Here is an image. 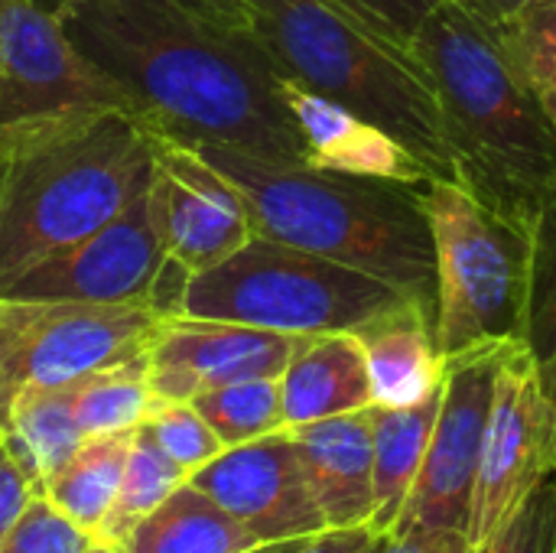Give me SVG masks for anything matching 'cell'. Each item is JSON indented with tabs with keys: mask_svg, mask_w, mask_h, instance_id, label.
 Returning <instances> with one entry per match:
<instances>
[{
	"mask_svg": "<svg viewBox=\"0 0 556 553\" xmlns=\"http://www.w3.org/2000/svg\"><path fill=\"white\" fill-rule=\"evenodd\" d=\"M0 440L29 476L36 495H42L49 476L59 473L88 437L75 420L68 385H62L20 394L10 407V420Z\"/></svg>",
	"mask_w": 556,
	"mask_h": 553,
	"instance_id": "cell-22",
	"label": "cell"
},
{
	"mask_svg": "<svg viewBox=\"0 0 556 553\" xmlns=\"http://www.w3.org/2000/svg\"><path fill=\"white\" fill-rule=\"evenodd\" d=\"M153 196L166 257L189 277L222 264L257 235L244 196L186 143L156 137Z\"/></svg>",
	"mask_w": 556,
	"mask_h": 553,
	"instance_id": "cell-14",
	"label": "cell"
},
{
	"mask_svg": "<svg viewBox=\"0 0 556 553\" xmlns=\"http://www.w3.org/2000/svg\"><path fill=\"white\" fill-rule=\"evenodd\" d=\"M72 411L85 437H104L137 430L153 404L150 391V352L130 362L91 372L68 385Z\"/></svg>",
	"mask_w": 556,
	"mask_h": 553,
	"instance_id": "cell-24",
	"label": "cell"
},
{
	"mask_svg": "<svg viewBox=\"0 0 556 553\" xmlns=\"http://www.w3.org/2000/svg\"><path fill=\"white\" fill-rule=\"evenodd\" d=\"M33 499H36V489L29 476L20 469V463L0 440V541L13 531V525L23 518Z\"/></svg>",
	"mask_w": 556,
	"mask_h": 553,
	"instance_id": "cell-33",
	"label": "cell"
},
{
	"mask_svg": "<svg viewBox=\"0 0 556 553\" xmlns=\"http://www.w3.org/2000/svg\"><path fill=\"white\" fill-rule=\"evenodd\" d=\"M365 349L371 398L381 407H410L443 388L446 359L437 345V313L417 300L355 332Z\"/></svg>",
	"mask_w": 556,
	"mask_h": 553,
	"instance_id": "cell-18",
	"label": "cell"
},
{
	"mask_svg": "<svg viewBox=\"0 0 556 553\" xmlns=\"http://www.w3.org/2000/svg\"><path fill=\"white\" fill-rule=\"evenodd\" d=\"M130 443H134V430L88 437L75 450V456L59 473L49 476V482L42 486V499H49L68 521H75L91 538H98L117 499Z\"/></svg>",
	"mask_w": 556,
	"mask_h": 553,
	"instance_id": "cell-23",
	"label": "cell"
},
{
	"mask_svg": "<svg viewBox=\"0 0 556 553\" xmlns=\"http://www.w3.org/2000/svg\"><path fill=\"white\" fill-rule=\"evenodd\" d=\"M472 553H556V479L544 482Z\"/></svg>",
	"mask_w": 556,
	"mask_h": 553,
	"instance_id": "cell-30",
	"label": "cell"
},
{
	"mask_svg": "<svg viewBox=\"0 0 556 553\" xmlns=\"http://www.w3.org/2000/svg\"><path fill=\"white\" fill-rule=\"evenodd\" d=\"M94 538L68 521L49 499L36 495L13 531L0 541V553H85Z\"/></svg>",
	"mask_w": 556,
	"mask_h": 553,
	"instance_id": "cell-31",
	"label": "cell"
},
{
	"mask_svg": "<svg viewBox=\"0 0 556 553\" xmlns=\"http://www.w3.org/2000/svg\"><path fill=\"white\" fill-rule=\"evenodd\" d=\"M381 553H472L469 538L463 531H401L388 535Z\"/></svg>",
	"mask_w": 556,
	"mask_h": 553,
	"instance_id": "cell-34",
	"label": "cell"
},
{
	"mask_svg": "<svg viewBox=\"0 0 556 553\" xmlns=\"http://www.w3.org/2000/svg\"><path fill=\"white\" fill-rule=\"evenodd\" d=\"M189 404L205 417V424L215 430V437L225 443V450L270 437L277 430H287L280 378L235 381L225 388H212V391L192 398Z\"/></svg>",
	"mask_w": 556,
	"mask_h": 553,
	"instance_id": "cell-26",
	"label": "cell"
},
{
	"mask_svg": "<svg viewBox=\"0 0 556 553\" xmlns=\"http://www.w3.org/2000/svg\"><path fill=\"white\" fill-rule=\"evenodd\" d=\"M300 339L173 313L150 349V391L160 401H192L235 381L280 378Z\"/></svg>",
	"mask_w": 556,
	"mask_h": 553,
	"instance_id": "cell-15",
	"label": "cell"
},
{
	"mask_svg": "<svg viewBox=\"0 0 556 553\" xmlns=\"http://www.w3.org/2000/svg\"><path fill=\"white\" fill-rule=\"evenodd\" d=\"M244 26L283 78L381 127L437 179H456L440 101L417 55L323 0H244Z\"/></svg>",
	"mask_w": 556,
	"mask_h": 553,
	"instance_id": "cell-5",
	"label": "cell"
},
{
	"mask_svg": "<svg viewBox=\"0 0 556 553\" xmlns=\"http://www.w3.org/2000/svg\"><path fill=\"white\" fill-rule=\"evenodd\" d=\"M440 398L430 394L410 407H381L371 404V427H375V518L371 528L388 538L420 479L430 437L440 414Z\"/></svg>",
	"mask_w": 556,
	"mask_h": 553,
	"instance_id": "cell-20",
	"label": "cell"
},
{
	"mask_svg": "<svg viewBox=\"0 0 556 553\" xmlns=\"http://www.w3.org/2000/svg\"><path fill=\"white\" fill-rule=\"evenodd\" d=\"M414 55L437 91L456 183L534 228L556 199V124L508 65L492 29L440 0L414 39Z\"/></svg>",
	"mask_w": 556,
	"mask_h": 553,
	"instance_id": "cell-3",
	"label": "cell"
},
{
	"mask_svg": "<svg viewBox=\"0 0 556 553\" xmlns=\"http://www.w3.org/2000/svg\"><path fill=\"white\" fill-rule=\"evenodd\" d=\"M556 479V404L521 339L508 342L476 479L469 548L495 535L544 482Z\"/></svg>",
	"mask_w": 556,
	"mask_h": 553,
	"instance_id": "cell-11",
	"label": "cell"
},
{
	"mask_svg": "<svg viewBox=\"0 0 556 553\" xmlns=\"http://www.w3.org/2000/svg\"><path fill=\"white\" fill-rule=\"evenodd\" d=\"M130 111L127 95L68 39L49 0H0V134Z\"/></svg>",
	"mask_w": 556,
	"mask_h": 553,
	"instance_id": "cell-10",
	"label": "cell"
},
{
	"mask_svg": "<svg viewBox=\"0 0 556 553\" xmlns=\"http://www.w3.org/2000/svg\"><path fill=\"white\" fill-rule=\"evenodd\" d=\"M437 345L443 359L525 332L534 228L489 209L456 179H430Z\"/></svg>",
	"mask_w": 556,
	"mask_h": 553,
	"instance_id": "cell-7",
	"label": "cell"
},
{
	"mask_svg": "<svg viewBox=\"0 0 556 553\" xmlns=\"http://www.w3.org/2000/svg\"><path fill=\"white\" fill-rule=\"evenodd\" d=\"M498 49L556 124V0H534L492 26Z\"/></svg>",
	"mask_w": 556,
	"mask_h": 553,
	"instance_id": "cell-27",
	"label": "cell"
},
{
	"mask_svg": "<svg viewBox=\"0 0 556 553\" xmlns=\"http://www.w3.org/2000/svg\"><path fill=\"white\" fill-rule=\"evenodd\" d=\"M186 482H189V473L176 460H169L160 450V443L150 437V430L140 424L134 430V443H130V456H127V466H124L117 499H114V505H111V512H108V518H104L94 541L124 548V541L134 535V528L150 512H156Z\"/></svg>",
	"mask_w": 556,
	"mask_h": 553,
	"instance_id": "cell-25",
	"label": "cell"
},
{
	"mask_svg": "<svg viewBox=\"0 0 556 553\" xmlns=\"http://www.w3.org/2000/svg\"><path fill=\"white\" fill-rule=\"evenodd\" d=\"M309 538H290V541H270V544H257L244 553H296Z\"/></svg>",
	"mask_w": 556,
	"mask_h": 553,
	"instance_id": "cell-38",
	"label": "cell"
},
{
	"mask_svg": "<svg viewBox=\"0 0 556 553\" xmlns=\"http://www.w3.org/2000/svg\"><path fill=\"white\" fill-rule=\"evenodd\" d=\"M381 541V535L365 525V528H342V531H323L309 538L296 553H365Z\"/></svg>",
	"mask_w": 556,
	"mask_h": 553,
	"instance_id": "cell-35",
	"label": "cell"
},
{
	"mask_svg": "<svg viewBox=\"0 0 556 553\" xmlns=\"http://www.w3.org/2000/svg\"><path fill=\"white\" fill-rule=\"evenodd\" d=\"M381 548H384V538H381V541H378L375 548H368V551H365V553H381Z\"/></svg>",
	"mask_w": 556,
	"mask_h": 553,
	"instance_id": "cell-40",
	"label": "cell"
},
{
	"mask_svg": "<svg viewBox=\"0 0 556 553\" xmlns=\"http://www.w3.org/2000/svg\"><path fill=\"white\" fill-rule=\"evenodd\" d=\"M407 300L414 297L375 274L254 235L231 257L186 280L179 316L329 336L358 332Z\"/></svg>",
	"mask_w": 556,
	"mask_h": 553,
	"instance_id": "cell-6",
	"label": "cell"
},
{
	"mask_svg": "<svg viewBox=\"0 0 556 553\" xmlns=\"http://www.w3.org/2000/svg\"><path fill=\"white\" fill-rule=\"evenodd\" d=\"M313 499L329 531L365 528L375 518V427L371 407L290 430Z\"/></svg>",
	"mask_w": 556,
	"mask_h": 553,
	"instance_id": "cell-17",
	"label": "cell"
},
{
	"mask_svg": "<svg viewBox=\"0 0 556 553\" xmlns=\"http://www.w3.org/2000/svg\"><path fill=\"white\" fill-rule=\"evenodd\" d=\"M186 280L189 274L166 257L150 183L104 228L3 280L0 300L150 303L163 313H179Z\"/></svg>",
	"mask_w": 556,
	"mask_h": 553,
	"instance_id": "cell-9",
	"label": "cell"
},
{
	"mask_svg": "<svg viewBox=\"0 0 556 553\" xmlns=\"http://www.w3.org/2000/svg\"><path fill=\"white\" fill-rule=\"evenodd\" d=\"M450 3L463 7L469 16H476L479 23H485L492 29V26L505 23L508 16H515L518 10H525L534 0H450Z\"/></svg>",
	"mask_w": 556,
	"mask_h": 553,
	"instance_id": "cell-36",
	"label": "cell"
},
{
	"mask_svg": "<svg viewBox=\"0 0 556 553\" xmlns=\"http://www.w3.org/2000/svg\"><path fill=\"white\" fill-rule=\"evenodd\" d=\"M156 169V134L94 111L0 134V284L117 218Z\"/></svg>",
	"mask_w": 556,
	"mask_h": 553,
	"instance_id": "cell-4",
	"label": "cell"
},
{
	"mask_svg": "<svg viewBox=\"0 0 556 553\" xmlns=\"http://www.w3.org/2000/svg\"><path fill=\"white\" fill-rule=\"evenodd\" d=\"M521 342L528 345L544 391L556 404V199L534 222L531 297Z\"/></svg>",
	"mask_w": 556,
	"mask_h": 553,
	"instance_id": "cell-28",
	"label": "cell"
},
{
	"mask_svg": "<svg viewBox=\"0 0 556 553\" xmlns=\"http://www.w3.org/2000/svg\"><path fill=\"white\" fill-rule=\"evenodd\" d=\"M143 427L160 443V450L169 460H176L189 476L199 473L205 463H212L225 450V443L215 437V430L205 424V417L189 401L153 398V404L143 417Z\"/></svg>",
	"mask_w": 556,
	"mask_h": 553,
	"instance_id": "cell-29",
	"label": "cell"
},
{
	"mask_svg": "<svg viewBox=\"0 0 556 553\" xmlns=\"http://www.w3.org/2000/svg\"><path fill=\"white\" fill-rule=\"evenodd\" d=\"M248 202L254 231L375 274L437 313V251L427 186L274 163L235 147L195 143Z\"/></svg>",
	"mask_w": 556,
	"mask_h": 553,
	"instance_id": "cell-2",
	"label": "cell"
},
{
	"mask_svg": "<svg viewBox=\"0 0 556 553\" xmlns=\"http://www.w3.org/2000/svg\"><path fill=\"white\" fill-rule=\"evenodd\" d=\"M189 486L218 502L261 544L329 531L290 430L222 450L189 476Z\"/></svg>",
	"mask_w": 556,
	"mask_h": 553,
	"instance_id": "cell-13",
	"label": "cell"
},
{
	"mask_svg": "<svg viewBox=\"0 0 556 553\" xmlns=\"http://www.w3.org/2000/svg\"><path fill=\"white\" fill-rule=\"evenodd\" d=\"M199 7L225 16V20H235V23H244V0H195Z\"/></svg>",
	"mask_w": 556,
	"mask_h": 553,
	"instance_id": "cell-37",
	"label": "cell"
},
{
	"mask_svg": "<svg viewBox=\"0 0 556 553\" xmlns=\"http://www.w3.org/2000/svg\"><path fill=\"white\" fill-rule=\"evenodd\" d=\"M362 29L414 55V39L440 0H323Z\"/></svg>",
	"mask_w": 556,
	"mask_h": 553,
	"instance_id": "cell-32",
	"label": "cell"
},
{
	"mask_svg": "<svg viewBox=\"0 0 556 553\" xmlns=\"http://www.w3.org/2000/svg\"><path fill=\"white\" fill-rule=\"evenodd\" d=\"M169 316L150 303L0 300V433L20 394L147 355Z\"/></svg>",
	"mask_w": 556,
	"mask_h": 553,
	"instance_id": "cell-8",
	"label": "cell"
},
{
	"mask_svg": "<svg viewBox=\"0 0 556 553\" xmlns=\"http://www.w3.org/2000/svg\"><path fill=\"white\" fill-rule=\"evenodd\" d=\"M515 342V339H511ZM508 342L476 345L446 359L443 398L420 479L394 525L401 531H463L469 535L476 479L492 414L495 375Z\"/></svg>",
	"mask_w": 556,
	"mask_h": 553,
	"instance_id": "cell-12",
	"label": "cell"
},
{
	"mask_svg": "<svg viewBox=\"0 0 556 553\" xmlns=\"http://www.w3.org/2000/svg\"><path fill=\"white\" fill-rule=\"evenodd\" d=\"M287 430L375 404L365 349L355 332L303 336L280 375Z\"/></svg>",
	"mask_w": 556,
	"mask_h": 553,
	"instance_id": "cell-19",
	"label": "cell"
},
{
	"mask_svg": "<svg viewBox=\"0 0 556 553\" xmlns=\"http://www.w3.org/2000/svg\"><path fill=\"white\" fill-rule=\"evenodd\" d=\"M75 49L134 114L186 147L218 143L274 163H306L283 75L244 23L195 0H49Z\"/></svg>",
	"mask_w": 556,
	"mask_h": 553,
	"instance_id": "cell-1",
	"label": "cell"
},
{
	"mask_svg": "<svg viewBox=\"0 0 556 553\" xmlns=\"http://www.w3.org/2000/svg\"><path fill=\"white\" fill-rule=\"evenodd\" d=\"M280 88L303 134L306 166L352 173V176H378L410 186H427L430 179H437L407 147H401L391 134L368 124L355 111L290 78H283Z\"/></svg>",
	"mask_w": 556,
	"mask_h": 553,
	"instance_id": "cell-16",
	"label": "cell"
},
{
	"mask_svg": "<svg viewBox=\"0 0 556 553\" xmlns=\"http://www.w3.org/2000/svg\"><path fill=\"white\" fill-rule=\"evenodd\" d=\"M261 541L195 486H179L124 541V553H244Z\"/></svg>",
	"mask_w": 556,
	"mask_h": 553,
	"instance_id": "cell-21",
	"label": "cell"
},
{
	"mask_svg": "<svg viewBox=\"0 0 556 553\" xmlns=\"http://www.w3.org/2000/svg\"><path fill=\"white\" fill-rule=\"evenodd\" d=\"M85 553H124V551H121V548H114V544H104V541H91Z\"/></svg>",
	"mask_w": 556,
	"mask_h": 553,
	"instance_id": "cell-39",
	"label": "cell"
}]
</instances>
